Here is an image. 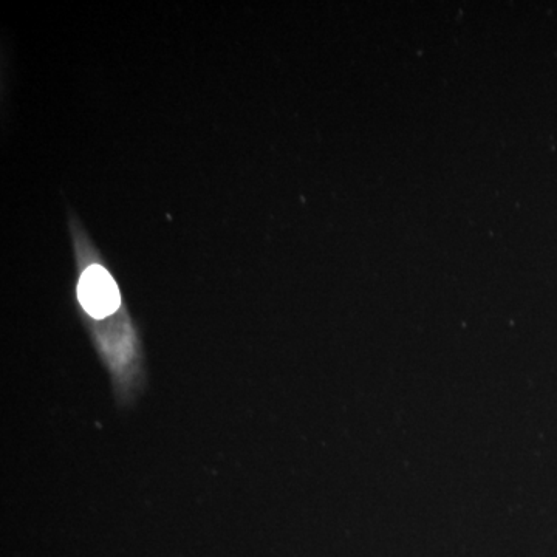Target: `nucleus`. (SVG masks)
<instances>
[{
  "instance_id": "obj_1",
  "label": "nucleus",
  "mask_w": 557,
  "mask_h": 557,
  "mask_svg": "<svg viewBox=\"0 0 557 557\" xmlns=\"http://www.w3.org/2000/svg\"><path fill=\"white\" fill-rule=\"evenodd\" d=\"M78 301L90 321L96 349L112 375L121 404L132 403L144 387V361L134 325L121 301L120 288L100 262L79 270Z\"/></svg>"
}]
</instances>
